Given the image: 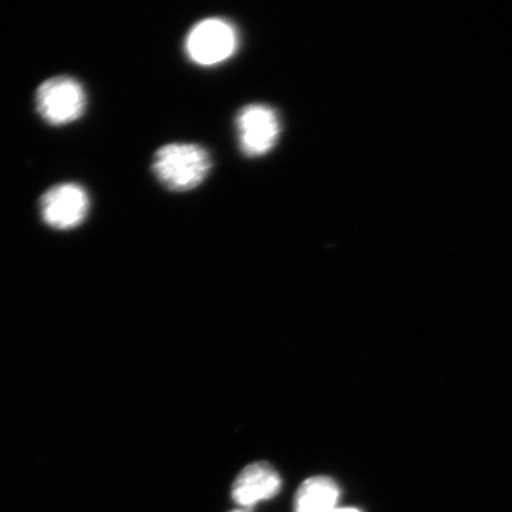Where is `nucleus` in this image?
Here are the masks:
<instances>
[{
  "label": "nucleus",
  "instance_id": "nucleus-1",
  "mask_svg": "<svg viewBox=\"0 0 512 512\" xmlns=\"http://www.w3.org/2000/svg\"><path fill=\"white\" fill-rule=\"evenodd\" d=\"M210 154L195 144L175 143L161 147L154 156L153 173L168 190H194L210 174Z\"/></svg>",
  "mask_w": 512,
  "mask_h": 512
},
{
  "label": "nucleus",
  "instance_id": "nucleus-2",
  "mask_svg": "<svg viewBox=\"0 0 512 512\" xmlns=\"http://www.w3.org/2000/svg\"><path fill=\"white\" fill-rule=\"evenodd\" d=\"M238 49V32L228 20H201L185 39V53L198 66H217L227 62Z\"/></svg>",
  "mask_w": 512,
  "mask_h": 512
},
{
  "label": "nucleus",
  "instance_id": "nucleus-3",
  "mask_svg": "<svg viewBox=\"0 0 512 512\" xmlns=\"http://www.w3.org/2000/svg\"><path fill=\"white\" fill-rule=\"evenodd\" d=\"M86 93L72 77L59 76L40 84L36 92V109L52 126H64L83 116Z\"/></svg>",
  "mask_w": 512,
  "mask_h": 512
},
{
  "label": "nucleus",
  "instance_id": "nucleus-4",
  "mask_svg": "<svg viewBox=\"0 0 512 512\" xmlns=\"http://www.w3.org/2000/svg\"><path fill=\"white\" fill-rule=\"evenodd\" d=\"M239 147L247 157H262L278 143L281 120L278 113L266 104H249L237 117Z\"/></svg>",
  "mask_w": 512,
  "mask_h": 512
},
{
  "label": "nucleus",
  "instance_id": "nucleus-5",
  "mask_svg": "<svg viewBox=\"0 0 512 512\" xmlns=\"http://www.w3.org/2000/svg\"><path fill=\"white\" fill-rule=\"evenodd\" d=\"M89 210V195L79 184L55 185L40 200L43 221L55 229L79 227L86 220Z\"/></svg>",
  "mask_w": 512,
  "mask_h": 512
},
{
  "label": "nucleus",
  "instance_id": "nucleus-6",
  "mask_svg": "<svg viewBox=\"0 0 512 512\" xmlns=\"http://www.w3.org/2000/svg\"><path fill=\"white\" fill-rule=\"evenodd\" d=\"M282 481L274 467L268 463L249 464L232 485V500L244 508L251 510L261 501L271 500L281 491Z\"/></svg>",
  "mask_w": 512,
  "mask_h": 512
},
{
  "label": "nucleus",
  "instance_id": "nucleus-7",
  "mask_svg": "<svg viewBox=\"0 0 512 512\" xmlns=\"http://www.w3.org/2000/svg\"><path fill=\"white\" fill-rule=\"evenodd\" d=\"M339 485L329 477L303 481L295 497V512H330L338 508Z\"/></svg>",
  "mask_w": 512,
  "mask_h": 512
},
{
  "label": "nucleus",
  "instance_id": "nucleus-8",
  "mask_svg": "<svg viewBox=\"0 0 512 512\" xmlns=\"http://www.w3.org/2000/svg\"><path fill=\"white\" fill-rule=\"evenodd\" d=\"M330 512H362V511H359L357 510V508H350V507H346V508H335V510L333 511H330Z\"/></svg>",
  "mask_w": 512,
  "mask_h": 512
},
{
  "label": "nucleus",
  "instance_id": "nucleus-9",
  "mask_svg": "<svg viewBox=\"0 0 512 512\" xmlns=\"http://www.w3.org/2000/svg\"><path fill=\"white\" fill-rule=\"evenodd\" d=\"M231 512H249L247 510H235V511H231Z\"/></svg>",
  "mask_w": 512,
  "mask_h": 512
}]
</instances>
